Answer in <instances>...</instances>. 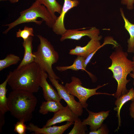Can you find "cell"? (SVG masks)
<instances>
[{"label": "cell", "instance_id": "obj_21", "mask_svg": "<svg viewBox=\"0 0 134 134\" xmlns=\"http://www.w3.org/2000/svg\"><path fill=\"white\" fill-rule=\"evenodd\" d=\"M36 0L45 6L55 20L57 17L55 13L57 12L60 14L62 8V6L56 0Z\"/></svg>", "mask_w": 134, "mask_h": 134}, {"label": "cell", "instance_id": "obj_5", "mask_svg": "<svg viewBox=\"0 0 134 134\" xmlns=\"http://www.w3.org/2000/svg\"><path fill=\"white\" fill-rule=\"evenodd\" d=\"M37 36L40 43L37 50L33 52L34 62L37 64L42 71L47 73L49 77L60 79L52 68V65L56 63L59 60L58 53L46 38L40 35H37Z\"/></svg>", "mask_w": 134, "mask_h": 134}, {"label": "cell", "instance_id": "obj_17", "mask_svg": "<svg viewBox=\"0 0 134 134\" xmlns=\"http://www.w3.org/2000/svg\"><path fill=\"white\" fill-rule=\"evenodd\" d=\"M121 15L124 22V27L128 32L130 35L128 39L127 52L134 53V24L130 22L125 17L123 9H120Z\"/></svg>", "mask_w": 134, "mask_h": 134}, {"label": "cell", "instance_id": "obj_1", "mask_svg": "<svg viewBox=\"0 0 134 134\" xmlns=\"http://www.w3.org/2000/svg\"><path fill=\"white\" fill-rule=\"evenodd\" d=\"M42 71L34 62L10 71L8 84L12 90L37 92L40 87Z\"/></svg>", "mask_w": 134, "mask_h": 134}, {"label": "cell", "instance_id": "obj_15", "mask_svg": "<svg viewBox=\"0 0 134 134\" xmlns=\"http://www.w3.org/2000/svg\"><path fill=\"white\" fill-rule=\"evenodd\" d=\"M33 36H31L27 40L23 41L22 45L24 48L23 58L17 68L34 62V58L32 52Z\"/></svg>", "mask_w": 134, "mask_h": 134}, {"label": "cell", "instance_id": "obj_6", "mask_svg": "<svg viewBox=\"0 0 134 134\" xmlns=\"http://www.w3.org/2000/svg\"><path fill=\"white\" fill-rule=\"evenodd\" d=\"M82 84L81 81L79 78L75 76H72L71 77V81L69 83H66L65 86L69 93L77 98L83 108H86L87 107V100L90 97L94 95L105 94L114 96V94H109L96 92L99 89L107 85L108 83L102 85H98L94 89L84 87L82 86Z\"/></svg>", "mask_w": 134, "mask_h": 134}, {"label": "cell", "instance_id": "obj_19", "mask_svg": "<svg viewBox=\"0 0 134 134\" xmlns=\"http://www.w3.org/2000/svg\"><path fill=\"white\" fill-rule=\"evenodd\" d=\"M9 77L8 75L5 80L0 85V115H4L6 112L9 111L7 98L6 96L7 91L6 86Z\"/></svg>", "mask_w": 134, "mask_h": 134}, {"label": "cell", "instance_id": "obj_27", "mask_svg": "<svg viewBox=\"0 0 134 134\" xmlns=\"http://www.w3.org/2000/svg\"><path fill=\"white\" fill-rule=\"evenodd\" d=\"M121 3L126 5L128 9L131 10L134 8V0H121Z\"/></svg>", "mask_w": 134, "mask_h": 134}, {"label": "cell", "instance_id": "obj_33", "mask_svg": "<svg viewBox=\"0 0 134 134\" xmlns=\"http://www.w3.org/2000/svg\"><path fill=\"white\" fill-rule=\"evenodd\" d=\"M0 0L1 1H5V0Z\"/></svg>", "mask_w": 134, "mask_h": 134}, {"label": "cell", "instance_id": "obj_13", "mask_svg": "<svg viewBox=\"0 0 134 134\" xmlns=\"http://www.w3.org/2000/svg\"><path fill=\"white\" fill-rule=\"evenodd\" d=\"M74 124V122H67L65 124L61 126H51L41 128L31 123L27 126V130L36 134H62Z\"/></svg>", "mask_w": 134, "mask_h": 134}, {"label": "cell", "instance_id": "obj_30", "mask_svg": "<svg viewBox=\"0 0 134 134\" xmlns=\"http://www.w3.org/2000/svg\"><path fill=\"white\" fill-rule=\"evenodd\" d=\"M10 2L12 3H14L18 2L19 0H9Z\"/></svg>", "mask_w": 134, "mask_h": 134}, {"label": "cell", "instance_id": "obj_11", "mask_svg": "<svg viewBox=\"0 0 134 134\" xmlns=\"http://www.w3.org/2000/svg\"><path fill=\"white\" fill-rule=\"evenodd\" d=\"M78 116L70 109L68 105L54 113L53 117L48 120L43 127H48L56 124L67 121L74 122Z\"/></svg>", "mask_w": 134, "mask_h": 134}, {"label": "cell", "instance_id": "obj_10", "mask_svg": "<svg viewBox=\"0 0 134 134\" xmlns=\"http://www.w3.org/2000/svg\"><path fill=\"white\" fill-rule=\"evenodd\" d=\"M77 0H64V2L59 16L55 20L52 29L54 32L58 35L63 34L67 31L64 21L66 13L72 8L77 6L79 4Z\"/></svg>", "mask_w": 134, "mask_h": 134}, {"label": "cell", "instance_id": "obj_20", "mask_svg": "<svg viewBox=\"0 0 134 134\" xmlns=\"http://www.w3.org/2000/svg\"><path fill=\"white\" fill-rule=\"evenodd\" d=\"M85 58L83 57L78 56L77 58L74 60L73 64L70 66H57L56 69L60 72L65 71L69 69L75 71L81 70L85 71L87 72L92 80H94L93 76L92 74L87 71L84 67L83 64Z\"/></svg>", "mask_w": 134, "mask_h": 134}, {"label": "cell", "instance_id": "obj_18", "mask_svg": "<svg viewBox=\"0 0 134 134\" xmlns=\"http://www.w3.org/2000/svg\"><path fill=\"white\" fill-rule=\"evenodd\" d=\"M64 107L59 101L53 100H47L42 102L39 112L43 115L46 114L49 112L55 113Z\"/></svg>", "mask_w": 134, "mask_h": 134}, {"label": "cell", "instance_id": "obj_3", "mask_svg": "<svg viewBox=\"0 0 134 134\" xmlns=\"http://www.w3.org/2000/svg\"><path fill=\"white\" fill-rule=\"evenodd\" d=\"M33 93L22 90H13L7 97L9 111L19 120L30 121L37 103Z\"/></svg>", "mask_w": 134, "mask_h": 134}, {"label": "cell", "instance_id": "obj_9", "mask_svg": "<svg viewBox=\"0 0 134 134\" xmlns=\"http://www.w3.org/2000/svg\"><path fill=\"white\" fill-rule=\"evenodd\" d=\"M100 40L96 39H91L85 46H76L74 48L70 50L69 53L71 55L83 57L86 59L92 53L95 51L97 52L104 45L108 44H112L113 43V41L111 39L105 40L102 45H101Z\"/></svg>", "mask_w": 134, "mask_h": 134}, {"label": "cell", "instance_id": "obj_31", "mask_svg": "<svg viewBox=\"0 0 134 134\" xmlns=\"http://www.w3.org/2000/svg\"><path fill=\"white\" fill-rule=\"evenodd\" d=\"M133 70L132 71L133 73H134V61H133Z\"/></svg>", "mask_w": 134, "mask_h": 134}, {"label": "cell", "instance_id": "obj_28", "mask_svg": "<svg viewBox=\"0 0 134 134\" xmlns=\"http://www.w3.org/2000/svg\"><path fill=\"white\" fill-rule=\"evenodd\" d=\"M132 101L130 105L129 110L130 116L134 120V101Z\"/></svg>", "mask_w": 134, "mask_h": 134}, {"label": "cell", "instance_id": "obj_2", "mask_svg": "<svg viewBox=\"0 0 134 134\" xmlns=\"http://www.w3.org/2000/svg\"><path fill=\"white\" fill-rule=\"evenodd\" d=\"M119 46L116 47L115 51L110 56L112 64L108 68L112 71V77L117 83V90L114 96L116 99L128 91L126 86L130 80L127 79V77L132 71L133 67V61L128 58L127 53Z\"/></svg>", "mask_w": 134, "mask_h": 134}, {"label": "cell", "instance_id": "obj_25", "mask_svg": "<svg viewBox=\"0 0 134 134\" xmlns=\"http://www.w3.org/2000/svg\"><path fill=\"white\" fill-rule=\"evenodd\" d=\"M25 122L22 120H19L14 125V131L19 134H25L27 130Z\"/></svg>", "mask_w": 134, "mask_h": 134}, {"label": "cell", "instance_id": "obj_12", "mask_svg": "<svg viewBox=\"0 0 134 134\" xmlns=\"http://www.w3.org/2000/svg\"><path fill=\"white\" fill-rule=\"evenodd\" d=\"M89 116L86 119L83 120V123L90 126V131L96 130L100 128L102 123L108 116L110 111H102L98 112H94L86 108Z\"/></svg>", "mask_w": 134, "mask_h": 134}, {"label": "cell", "instance_id": "obj_23", "mask_svg": "<svg viewBox=\"0 0 134 134\" xmlns=\"http://www.w3.org/2000/svg\"><path fill=\"white\" fill-rule=\"evenodd\" d=\"M73 128L68 134H85L87 130L86 125H84L82 121L78 117L74 121Z\"/></svg>", "mask_w": 134, "mask_h": 134}, {"label": "cell", "instance_id": "obj_4", "mask_svg": "<svg viewBox=\"0 0 134 134\" xmlns=\"http://www.w3.org/2000/svg\"><path fill=\"white\" fill-rule=\"evenodd\" d=\"M20 14L19 17L13 22L3 25L8 26L3 33L6 34L16 26L27 23L34 22L41 25L44 21L49 27L52 28L55 21L45 6L36 0L29 8L21 12Z\"/></svg>", "mask_w": 134, "mask_h": 134}, {"label": "cell", "instance_id": "obj_26", "mask_svg": "<svg viewBox=\"0 0 134 134\" xmlns=\"http://www.w3.org/2000/svg\"><path fill=\"white\" fill-rule=\"evenodd\" d=\"M109 133V131L106 126L102 125L101 127L96 130L90 131L89 134H107Z\"/></svg>", "mask_w": 134, "mask_h": 134}, {"label": "cell", "instance_id": "obj_32", "mask_svg": "<svg viewBox=\"0 0 134 134\" xmlns=\"http://www.w3.org/2000/svg\"><path fill=\"white\" fill-rule=\"evenodd\" d=\"M133 61H134V56L133 57Z\"/></svg>", "mask_w": 134, "mask_h": 134}, {"label": "cell", "instance_id": "obj_7", "mask_svg": "<svg viewBox=\"0 0 134 134\" xmlns=\"http://www.w3.org/2000/svg\"><path fill=\"white\" fill-rule=\"evenodd\" d=\"M52 85L57 90L61 98L66 102L71 110L78 116H81L83 112V107L79 102L76 101L74 96L69 93L65 86L59 83L58 80L49 77Z\"/></svg>", "mask_w": 134, "mask_h": 134}, {"label": "cell", "instance_id": "obj_16", "mask_svg": "<svg viewBox=\"0 0 134 134\" xmlns=\"http://www.w3.org/2000/svg\"><path fill=\"white\" fill-rule=\"evenodd\" d=\"M134 98V89L133 88L129 90L128 92L117 99L115 102L116 106L114 108V110L117 112V116L118 118V126L117 130H118L121 125V119L120 111L123 105L127 102L132 100Z\"/></svg>", "mask_w": 134, "mask_h": 134}, {"label": "cell", "instance_id": "obj_24", "mask_svg": "<svg viewBox=\"0 0 134 134\" xmlns=\"http://www.w3.org/2000/svg\"><path fill=\"white\" fill-rule=\"evenodd\" d=\"M34 30L32 28L27 26L24 27V29L21 30L19 29L16 32V36L17 37H21L25 40L31 36H34Z\"/></svg>", "mask_w": 134, "mask_h": 134}, {"label": "cell", "instance_id": "obj_29", "mask_svg": "<svg viewBox=\"0 0 134 134\" xmlns=\"http://www.w3.org/2000/svg\"><path fill=\"white\" fill-rule=\"evenodd\" d=\"M130 76L133 78L134 79L133 82V85L134 86V73H130Z\"/></svg>", "mask_w": 134, "mask_h": 134}, {"label": "cell", "instance_id": "obj_8", "mask_svg": "<svg viewBox=\"0 0 134 134\" xmlns=\"http://www.w3.org/2000/svg\"><path fill=\"white\" fill-rule=\"evenodd\" d=\"M81 29L67 30L61 35L60 40L62 41L68 39L79 40L85 36H87L91 39H96L99 40L102 38V36L99 35L100 34L99 29L96 27H92L86 30H79Z\"/></svg>", "mask_w": 134, "mask_h": 134}, {"label": "cell", "instance_id": "obj_22", "mask_svg": "<svg viewBox=\"0 0 134 134\" xmlns=\"http://www.w3.org/2000/svg\"><path fill=\"white\" fill-rule=\"evenodd\" d=\"M20 60L19 57L14 54L7 55L5 58L0 60V71L11 65L16 64Z\"/></svg>", "mask_w": 134, "mask_h": 134}, {"label": "cell", "instance_id": "obj_34", "mask_svg": "<svg viewBox=\"0 0 134 134\" xmlns=\"http://www.w3.org/2000/svg\"><path fill=\"white\" fill-rule=\"evenodd\" d=\"M132 101H134V99L132 100Z\"/></svg>", "mask_w": 134, "mask_h": 134}, {"label": "cell", "instance_id": "obj_14", "mask_svg": "<svg viewBox=\"0 0 134 134\" xmlns=\"http://www.w3.org/2000/svg\"><path fill=\"white\" fill-rule=\"evenodd\" d=\"M48 77L46 72L42 71L40 87L42 89L44 98L46 100H53L60 102L62 99L57 92L48 82L47 79Z\"/></svg>", "mask_w": 134, "mask_h": 134}]
</instances>
